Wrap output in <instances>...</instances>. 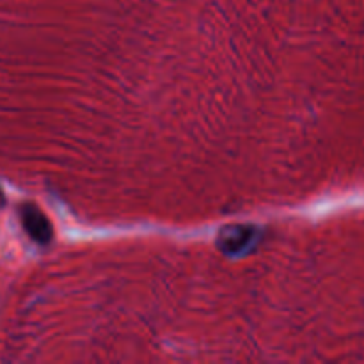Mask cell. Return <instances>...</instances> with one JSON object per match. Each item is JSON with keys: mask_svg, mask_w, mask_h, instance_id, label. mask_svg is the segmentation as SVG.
I'll use <instances>...</instances> for the list:
<instances>
[{"mask_svg": "<svg viewBox=\"0 0 364 364\" xmlns=\"http://www.w3.org/2000/svg\"><path fill=\"white\" fill-rule=\"evenodd\" d=\"M262 231L252 224H231L223 228L217 235L215 245L223 255L230 258H242L258 247Z\"/></svg>", "mask_w": 364, "mask_h": 364, "instance_id": "6da1fadb", "label": "cell"}, {"mask_svg": "<svg viewBox=\"0 0 364 364\" xmlns=\"http://www.w3.org/2000/svg\"><path fill=\"white\" fill-rule=\"evenodd\" d=\"M20 219L21 224H23L25 231L28 233V237L32 238L38 244L46 245L52 240V224L46 219L45 213L38 208L36 205H31V203H25V205L20 206Z\"/></svg>", "mask_w": 364, "mask_h": 364, "instance_id": "7a4b0ae2", "label": "cell"}, {"mask_svg": "<svg viewBox=\"0 0 364 364\" xmlns=\"http://www.w3.org/2000/svg\"><path fill=\"white\" fill-rule=\"evenodd\" d=\"M4 205H6V198H4V192L2 188H0V208H2Z\"/></svg>", "mask_w": 364, "mask_h": 364, "instance_id": "3957f363", "label": "cell"}]
</instances>
